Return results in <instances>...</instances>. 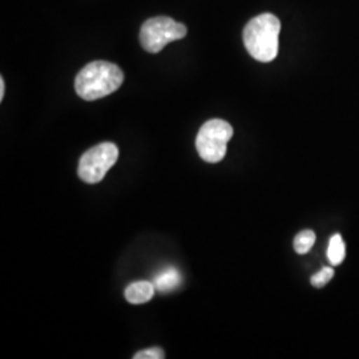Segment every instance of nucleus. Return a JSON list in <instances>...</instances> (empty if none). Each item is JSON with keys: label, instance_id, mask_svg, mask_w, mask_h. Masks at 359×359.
Returning <instances> with one entry per match:
<instances>
[{"label": "nucleus", "instance_id": "f257e3e1", "mask_svg": "<svg viewBox=\"0 0 359 359\" xmlns=\"http://www.w3.org/2000/svg\"><path fill=\"white\" fill-rule=\"evenodd\" d=\"M124 74L118 65L109 62H92L86 65L75 80L76 93L87 102L103 99L121 87Z\"/></svg>", "mask_w": 359, "mask_h": 359}, {"label": "nucleus", "instance_id": "f03ea898", "mask_svg": "<svg viewBox=\"0 0 359 359\" xmlns=\"http://www.w3.org/2000/svg\"><path fill=\"white\" fill-rule=\"evenodd\" d=\"M281 22L273 13L253 18L244 28V44L252 57L261 63L273 62L278 55Z\"/></svg>", "mask_w": 359, "mask_h": 359}, {"label": "nucleus", "instance_id": "7ed1b4c3", "mask_svg": "<svg viewBox=\"0 0 359 359\" xmlns=\"http://www.w3.org/2000/svg\"><path fill=\"white\" fill-rule=\"evenodd\" d=\"M231 137L233 127L228 121L212 118L198 130L196 137L197 152L206 163H219L226 156V147Z\"/></svg>", "mask_w": 359, "mask_h": 359}, {"label": "nucleus", "instance_id": "20e7f679", "mask_svg": "<svg viewBox=\"0 0 359 359\" xmlns=\"http://www.w3.org/2000/svg\"><path fill=\"white\" fill-rule=\"evenodd\" d=\"M187 34L188 28L182 23L168 16H156L144 22L140 29V43L145 51L158 53L170 41L184 39Z\"/></svg>", "mask_w": 359, "mask_h": 359}, {"label": "nucleus", "instance_id": "39448f33", "mask_svg": "<svg viewBox=\"0 0 359 359\" xmlns=\"http://www.w3.org/2000/svg\"><path fill=\"white\" fill-rule=\"evenodd\" d=\"M118 158V148L114 142H102L81 156L77 175L87 184H97L105 177Z\"/></svg>", "mask_w": 359, "mask_h": 359}, {"label": "nucleus", "instance_id": "423d86ee", "mask_svg": "<svg viewBox=\"0 0 359 359\" xmlns=\"http://www.w3.org/2000/svg\"><path fill=\"white\" fill-rule=\"evenodd\" d=\"M154 292H156V287L154 283L149 281H137V283H130L126 289V298L129 304L142 305V304L149 302L154 298Z\"/></svg>", "mask_w": 359, "mask_h": 359}, {"label": "nucleus", "instance_id": "0eeeda50", "mask_svg": "<svg viewBox=\"0 0 359 359\" xmlns=\"http://www.w3.org/2000/svg\"><path fill=\"white\" fill-rule=\"evenodd\" d=\"M180 283H181V274L179 270L175 268L161 270L154 276V287L160 293H170L179 287Z\"/></svg>", "mask_w": 359, "mask_h": 359}, {"label": "nucleus", "instance_id": "6e6552de", "mask_svg": "<svg viewBox=\"0 0 359 359\" xmlns=\"http://www.w3.org/2000/svg\"><path fill=\"white\" fill-rule=\"evenodd\" d=\"M346 256V248H345V243L341 237V234H334L329 243V249H327V257L329 261L333 266H338L344 262Z\"/></svg>", "mask_w": 359, "mask_h": 359}, {"label": "nucleus", "instance_id": "1a4fd4ad", "mask_svg": "<svg viewBox=\"0 0 359 359\" xmlns=\"http://www.w3.org/2000/svg\"><path fill=\"white\" fill-rule=\"evenodd\" d=\"M316 243V233L304 231L298 233L294 238V250L298 255H306Z\"/></svg>", "mask_w": 359, "mask_h": 359}, {"label": "nucleus", "instance_id": "9d476101", "mask_svg": "<svg viewBox=\"0 0 359 359\" xmlns=\"http://www.w3.org/2000/svg\"><path fill=\"white\" fill-rule=\"evenodd\" d=\"M334 277V269L333 268H323L320 270L317 274H314L311 277V285L317 289H321L323 286H326L327 283L332 281V278Z\"/></svg>", "mask_w": 359, "mask_h": 359}, {"label": "nucleus", "instance_id": "9b49d317", "mask_svg": "<svg viewBox=\"0 0 359 359\" xmlns=\"http://www.w3.org/2000/svg\"><path fill=\"white\" fill-rule=\"evenodd\" d=\"M135 359H163L165 358V353L160 347H151L145 348L135 354Z\"/></svg>", "mask_w": 359, "mask_h": 359}, {"label": "nucleus", "instance_id": "f8f14e48", "mask_svg": "<svg viewBox=\"0 0 359 359\" xmlns=\"http://www.w3.org/2000/svg\"><path fill=\"white\" fill-rule=\"evenodd\" d=\"M4 92H6V83L4 79H0V102L4 99Z\"/></svg>", "mask_w": 359, "mask_h": 359}]
</instances>
